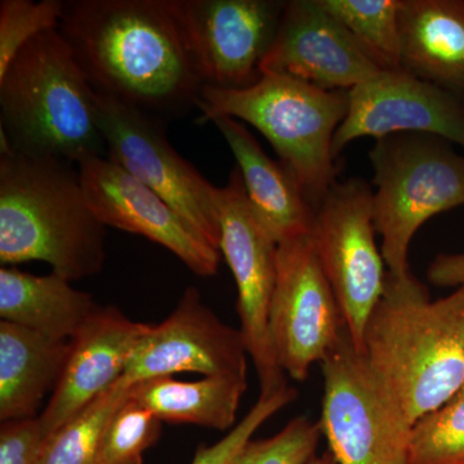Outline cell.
Returning <instances> with one entry per match:
<instances>
[{
  "label": "cell",
  "instance_id": "23",
  "mask_svg": "<svg viewBox=\"0 0 464 464\" xmlns=\"http://www.w3.org/2000/svg\"><path fill=\"white\" fill-rule=\"evenodd\" d=\"M383 72H402L400 0H319Z\"/></svg>",
  "mask_w": 464,
  "mask_h": 464
},
{
  "label": "cell",
  "instance_id": "31",
  "mask_svg": "<svg viewBox=\"0 0 464 464\" xmlns=\"http://www.w3.org/2000/svg\"><path fill=\"white\" fill-rule=\"evenodd\" d=\"M427 279L440 288H464V252L440 253L427 268Z\"/></svg>",
  "mask_w": 464,
  "mask_h": 464
},
{
  "label": "cell",
  "instance_id": "32",
  "mask_svg": "<svg viewBox=\"0 0 464 464\" xmlns=\"http://www.w3.org/2000/svg\"><path fill=\"white\" fill-rule=\"evenodd\" d=\"M304 464H338L337 460H335L334 456H333L332 451H325V453L322 454V456H315L311 458L307 463Z\"/></svg>",
  "mask_w": 464,
  "mask_h": 464
},
{
  "label": "cell",
  "instance_id": "24",
  "mask_svg": "<svg viewBox=\"0 0 464 464\" xmlns=\"http://www.w3.org/2000/svg\"><path fill=\"white\" fill-rule=\"evenodd\" d=\"M130 386L121 378L81 413L45 439L39 464H94L101 438Z\"/></svg>",
  "mask_w": 464,
  "mask_h": 464
},
{
  "label": "cell",
  "instance_id": "27",
  "mask_svg": "<svg viewBox=\"0 0 464 464\" xmlns=\"http://www.w3.org/2000/svg\"><path fill=\"white\" fill-rule=\"evenodd\" d=\"M65 2L61 0H2L0 2V75L27 43L57 30Z\"/></svg>",
  "mask_w": 464,
  "mask_h": 464
},
{
  "label": "cell",
  "instance_id": "8",
  "mask_svg": "<svg viewBox=\"0 0 464 464\" xmlns=\"http://www.w3.org/2000/svg\"><path fill=\"white\" fill-rule=\"evenodd\" d=\"M374 225L373 188L359 177L337 181L314 209L310 237L359 353L386 286L384 259Z\"/></svg>",
  "mask_w": 464,
  "mask_h": 464
},
{
  "label": "cell",
  "instance_id": "2",
  "mask_svg": "<svg viewBox=\"0 0 464 464\" xmlns=\"http://www.w3.org/2000/svg\"><path fill=\"white\" fill-rule=\"evenodd\" d=\"M366 362L411 423L464 386V288L431 299L413 274L387 273L364 333Z\"/></svg>",
  "mask_w": 464,
  "mask_h": 464
},
{
  "label": "cell",
  "instance_id": "3",
  "mask_svg": "<svg viewBox=\"0 0 464 464\" xmlns=\"http://www.w3.org/2000/svg\"><path fill=\"white\" fill-rule=\"evenodd\" d=\"M106 226L85 198L79 168L11 150L0 154V262H47L70 282L105 264Z\"/></svg>",
  "mask_w": 464,
  "mask_h": 464
},
{
  "label": "cell",
  "instance_id": "14",
  "mask_svg": "<svg viewBox=\"0 0 464 464\" xmlns=\"http://www.w3.org/2000/svg\"><path fill=\"white\" fill-rule=\"evenodd\" d=\"M78 168L85 198L101 224L141 235L164 246L197 276L217 274L221 252L157 192L108 158L91 159Z\"/></svg>",
  "mask_w": 464,
  "mask_h": 464
},
{
  "label": "cell",
  "instance_id": "11",
  "mask_svg": "<svg viewBox=\"0 0 464 464\" xmlns=\"http://www.w3.org/2000/svg\"><path fill=\"white\" fill-rule=\"evenodd\" d=\"M346 331L331 283L310 235L277 244L270 311L274 350L284 373L306 381Z\"/></svg>",
  "mask_w": 464,
  "mask_h": 464
},
{
  "label": "cell",
  "instance_id": "4",
  "mask_svg": "<svg viewBox=\"0 0 464 464\" xmlns=\"http://www.w3.org/2000/svg\"><path fill=\"white\" fill-rule=\"evenodd\" d=\"M0 137L14 151L79 167L106 158L97 93L63 34H41L0 75Z\"/></svg>",
  "mask_w": 464,
  "mask_h": 464
},
{
  "label": "cell",
  "instance_id": "7",
  "mask_svg": "<svg viewBox=\"0 0 464 464\" xmlns=\"http://www.w3.org/2000/svg\"><path fill=\"white\" fill-rule=\"evenodd\" d=\"M322 423L338 464H411L414 424L375 377L347 329L322 362Z\"/></svg>",
  "mask_w": 464,
  "mask_h": 464
},
{
  "label": "cell",
  "instance_id": "1",
  "mask_svg": "<svg viewBox=\"0 0 464 464\" xmlns=\"http://www.w3.org/2000/svg\"><path fill=\"white\" fill-rule=\"evenodd\" d=\"M58 32L96 93L166 121L197 108L204 84L173 0H72Z\"/></svg>",
  "mask_w": 464,
  "mask_h": 464
},
{
  "label": "cell",
  "instance_id": "16",
  "mask_svg": "<svg viewBox=\"0 0 464 464\" xmlns=\"http://www.w3.org/2000/svg\"><path fill=\"white\" fill-rule=\"evenodd\" d=\"M319 0H289L261 74H282L325 91H351L381 74Z\"/></svg>",
  "mask_w": 464,
  "mask_h": 464
},
{
  "label": "cell",
  "instance_id": "22",
  "mask_svg": "<svg viewBox=\"0 0 464 464\" xmlns=\"http://www.w3.org/2000/svg\"><path fill=\"white\" fill-rule=\"evenodd\" d=\"M246 389L248 378L213 375L185 382L168 375L133 384L130 396L161 422L231 431Z\"/></svg>",
  "mask_w": 464,
  "mask_h": 464
},
{
  "label": "cell",
  "instance_id": "20",
  "mask_svg": "<svg viewBox=\"0 0 464 464\" xmlns=\"http://www.w3.org/2000/svg\"><path fill=\"white\" fill-rule=\"evenodd\" d=\"M70 341L0 322V420L35 418L63 377Z\"/></svg>",
  "mask_w": 464,
  "mask_h": 464
},
{
  "label": "cell",
  "instance_id": "9",
  "mask_svg": "<svg viewBox=\"0 0 464 464\" xmlns=\"http://www.w3.org/2000/svg\"><path fill=\"white\" fill-rule=\"evenodd\" d=\"M97 119L106 158L157 192L219 250L217 188L170 145L167 121L99 93Z\"/></svg>",
  "mask_w": 464,
  "mask_h": 464
},
{
  "label": "cell",
  "instance_id": "10",
  "mask_svg": "<svg viewBox=\"0 0 464 464\" xmlns=\"http://www.w3.org/2000/svg\"><path fill=\"white\" fill-rule=\"evenodd\" d=\"M216 203L219 250L237 286L239 331L257 372L259 396H270L288 386L270 332L277 244L253 212L237 166L224 188H217Z\"/></svg>",
  "mask_w": 464,
  "mask_h": 464
},
{
  "label": "cell",
  "instance_id": "12",
  "mask_svg": "<svg viewBox=\"0 0 464 464\" xmlns=\"http://www.w3.org/2000/svg\"><path fill=\"white\" fill-rule=\"evenodd\" d=\"M173 5L204 85L243 90L261 78L285 2L173 0Z\"/></svg>",
  "mask_w": 464,
  "mask_h": 464
},
{
  "label": "cell",
  "instance_id": "26",
  "mask_svg": "<svg viewBox=\"0 0 464 464\" xmlns=\"http://www.w3.org/2000/svg\"><path fill=\"white\" fill-rule=\"evenodd\" d=\"M161 423L128 393L102 433L94 464H143V453L160 438Z\"/></svg>",
  "mask_w": 464,
  "mask_h": 464
},
{
  "label": "cell",
  "instance_id": "17",
  "mask_svg": "<svg viewBox=\"0 0 464 464\" xmlns=\"http://www.w3.org/2000/svg\"><path fill=\"white\" fill-rule=\"evenodd\" d=\"M150 326L128 319L114 306L99 307L70 341L63 377L38 417L45 438L119 383Z\"/></svg>",
  "mask_w": 464,
  "mask_h": 464
},
{
  "label": "cell",
  "instance_id": "6",
  "mask_svg": "<svg viewBox=\"0 0 464 464\" xmlns=\"http://www.w3.org/2000/svg\"><path fill=\"white\" fill-rule=\"evenodd\" d=\"M373 213L387 273L411 274L415 234L432 217L464 206V157L451 143L420 133L375 140Z\"/></svg>",
  "mask_w": 464,
  "mask_h": 464
},
{
  "label": "cell",
  "instance_id": "15",
  "mask_svg": "<svg viewBox=\"0 0 464 464\" xmlns=\"http://www.w3.org/2000/svg\"><path fill=\"white\" fill-rule=\"evenodd\" d=\"M395 133L429 134L464 149V101L408 72H381L350 91L333 157L356 140Z\"/></svg>",
  "mask_w": 464,
  "mask_h": 464
},
{
  "label": "cell",
  "instance_id": "5",
  "mask_svg": "<svg viewBox=\"0 0 464 464\" xmlns=\"http://www.w3.org/2000/svg\"><path fill=\"white\" fill-rule=\"evenodd\" d=\"M203 121L228 116L264 134L297 177L315 209L338 181L333 141L350 109V91H325L282 74H262L243 90L204 85L198 99Z\"/></svg>",
  "mask_w": 464,
  "mask_h": 464
},
{
  "label": "cell",
  "instance_id": "28",
  "mask_svg": "<svg viewBox=\"0 0 464 464\" xmlns=\"http://www.w3.org/2000/svg\"><path fill=\"white\" fill-rule=\"evenodd\" d=\"M322 423L295 417L268 439L249 440L230 464H304L316 456Z\"/></svg>",
  "mask_w": 464,
  "mask_h": 464
},
{
  "label": "cell",
  "instance_id": "19",
  "mask_svg": "<svg viewBox=\"0 0 464 464\" xmlns=\"http://www.w3.org/2000/svg\"><path fill=\"white\" fill-rule=\"evenodd\" d=\"M402 72L464 101V0H400Z\"/></svg>",
  "mask_w": 464,
  "mask_h": 464
},
{
  "label": "cell",
  "instance_id": "21",
  "mask_svg": "<svg viewBox=\"0 0 464 464\" xmlns=\"http://www.w3.org/2000/svg\"><path fill=\"white\" fill-rule=\"evenodd\" d=\"M90 293L60 275L0 268V317L52 340L72 341L99 310Z\"/></svg>",
  "mask_w": 464,
  "mask_h": 464
},
{
  "label": "cell",
  "instance_id": "18",
  "mask_svg": "<svg viewBox=\"0 0 464 464\" xmlns=\"http://www.w3.org/2000/svg\"><path fill=\"white\" fill-rule=\"evenodd\" d=\"M212 123L237 160L253 212L276 244L310 235L314 209L292 169L268 157L237 119L218 116Z\"/></svg>",
  "mask_w": 464,
  "mask_h": 464
},
{
  "label": "cell",
  "instance_id": "25",
  "mask_svg": "<svg viewBox=\"0 0 464 464\" xmlns=\"http://www.w3.org/2000/svg\"><path fill=\"white\" fill-rule=\"evenodd\" d=\"M411 464H464V386L414 424Z\"/></svg>",
  "mask_w": 464,
  "mask_h": 464
},
{
  "label": "cell",
  "instance_id": "30",
  "mask_svg": "<svg viewBox=\"0 0 464 464\" xmlns=\"http://www.w3.org/2000/svg\"><path fill=\"white\" fill-rule=\"evenodd\" d=\"M45 439L39 418L2 422L0 464H39Z\"/></svg>",
  "mask_w": 464,
  "mask_h": 464
},
{
  "label": "cell",
  "instance_id": "29",
  "mask_svg": "<svg viewBox=\"0 0 464 464\" xmlns=\"http://www.w3.org/2000/svg\"><path fill=\"white\" fill-rule=\"evenodd\" d=\"M295 399L297 391L290 386L284 387L270 396H259L246 417L225 438L210 447L200 445L191 464H230L232 458L252 440L259 427Z\"/></svg>",
  "mask_w": 464,
  "mask_h": 464
},
{
  "label": "cell",
  "instance_id": "13",
  "mask_svg": "<svg viewBox=\"0 0 464 464\" xmlns=\"http://www.w3.org/2000/svg\"><path fill=\"white\" fill-rule=\"evenodd\" d=\"M248 353L239 329L216 315L195 286L185 289L176 308L151 324L128 362L130 386L176 373L246 378Z\"/></svg>",
  "mask_w": 464,
  "mask_h": 464
}]
</instances>
